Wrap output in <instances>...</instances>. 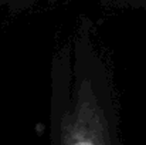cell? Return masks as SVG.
I'll list each match as a JSON object with an SVG mask.
<instances>
[{
  "mask_svg": "<svg viewBox=\"0 0 146 145\" xmlns=\"http://www.w3.org/2000/svg\"><path fill=\"white\" fill-rule=\"evenodd\" d=\"M48 122L51 145H123L109 57L87 21L52 54Z\"/></svg>",
  "mask_w": 146,
  "mask_h": 145,
  "instance_id": "obj_1",
  "label": "cell"
},
{
  "mask_svg": "<svg viewBox=\"0 0 146 145\" xmlns=\"http://www.w3.org/2000/svg\"><path fill=\"white\" fill-rule=\"evenodd\" d=\"M34 1L37 0H0V4H10V6H14V7H23V6H27V4H33Z\"/></svg>",
  "mask_w": 146,
  "mask_h": 145,
  "instance_id": "obj_2",
  "label": "cell"
}]
</instances>
